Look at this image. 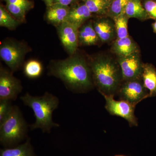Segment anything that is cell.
Here are the masks:
<instances>
[{"instance_id":"d6986e66","label":"cell","mask_w":156,"mask_h":156,"mask_svg":"<svg viewBox=\"0 0 156 156\" xmlns=\"http://www.w3.org/2000/svg\"><path fill=\"white\" fill-rule=\"evenodd\" d=\"M91 13L99 15L107 14L112 2L108 0H83Z\"/></svg>"},{"instance_id":"52a82bcc","label":"cell","mask_w":156,"mask_h":156,"mask_svg":"<svg viewBox=\"0 0 156 156\" xmlns=\"http://www.w3.org/2000/svg\"><path fill=\"white\" fill-rule=\"evenodd\" d=\"M22 90L23 86L20 80L13 75L11 70L6 69L1 66L0 100L15 101Z\"/></svg>"},{"instance_id":"9c48e42d","label":"cell","mask_w":156,"mask_h":156,"mask_svg":"<svg viewBox=\"0 0 156 156\" xmlns=\"http://www.w3.org/2000/svg\"><path fill=\"white\" fill-rule=\"evenodd\" d=\"M118 63L124 82L141 79L144 64L137 52L129 56L119 57Z\"/></svg>"},{"instance_id":"5bb4252c","label":"cell","mask_w":156,"mask_h":156,"mask_svg":"<svg viewBox=\"0 0 156 156\" xmlns=\"http://www.w3.org/2000/svg\"><path fill=\"white\" fill-rule=\"evenodd\" d=\"M114 53L119 57H126L137 52L136 44L129 36L119 38L115 41L112 46Z\"/></svg>"},{"instance_id":"603a6c76","label":"cell","mask_w":156,"mask_h":156,"mask_svg":"<svg viewBox=\"0 0 156 156\" xmlns=\"http://www.w3.org/2000/svg\"><path fill=\"white\" fill-rule=\"evenodd\" d=\"M128 0H113L109 8L107 14L112 19L126 14Z\"/></svg>"},{"instance_id":"8992f818","label":"cell","mask_w":156,"mask_h":156,"mask_svg":"<svg viewBox=\"0 0 156 156\" xmlns=\"http://www.w3.org/2000/svg\"><path fill=\"white\" fill-rule=\"evenodd\" d=\"M103 96L105 100V108L110 114L125 119L130 127L138 126V120L134 113L136 105L126 101L115 100L114 96Z\"/></svg>"},{"instance_id":"277c9868","label":"cell","mask_w":156,"mask_h":156,"mask_svg":"<svg viewBox=\"0 0 156 156\" xmlns=\"http://www.w3.org/2000/svg\"><path fill=\"white\" fill-rule=\"evenodd\" d=\"M29 125L19 107L13 105L11 111L0 124V142L5 148L12 147L27 139Z\"/></svg>"},{"instance_id":"2e32d148","label":"cell","mask_w":156,"mask_h":156,"mask_svg":"<svg viewBox=\"0 0 156 156\" xmlns=\"http://www.w3.org/2000/svg\"><path fill=\"white\" fill-rule=\"evenodd\" d=\"M0 156H36L30 138L23 144L12 147L5 148L0 151Z\"/></svg>"},{"instance_id":"484cf974","label":"cell","mask_w":156,"mask_h":156,"mask_svg":"<svg viewBox=\"0 0 156 156\" xmlns=\"http://www.w3.org/2000/svg\"><path fill=\"white\" fill-rule=\"evenodd\" d=\"M149 16L156 20V2L153 0H146L144 5Z\"/></svg>"},{"instance_id":"8fae6325","label":"cell","mask_w":156,"mask_h":156,"mask_svg":"<svg viewBox=\"0 0 156 156\" xmlns=\"http://www.w3.org/2000/svg\"><path fill=\"white\" fill-rule=\"evenodd\" d=\"M70 8L69 6L53 4L48 7L46 18L48 21L56 26L67 21Z\"/></svg>"},{"instance_id":"30bf717a","label":"cell","mask_w":156,"mask_h":156,"mask_svg":"<svg viewBox=\"0 0 156 156\" xmlns=\"http://www.w3.org/2000/svg\"><path fill=\"white\" fill-rule=\"evenodd\" d=\"M58 36L62 44L69 54H74L79 43V28L66 21L57 26Z\"/></svg>"},{"instance_id":"d4e9b609","label":"cell","mask_w":156,"mask_h":156,"mask_svg":"<svg viewBox=\"0 0 156 156\" xmlns=\"http://www.w3.org/2000/svg\"><path fill=\"white\" fill-rule=\"evenodd\" d=\"M9 100H0V124L6 119L11 111L13 105Z\"/></svg>"},{"instance_id":"1f68e13d","label":"cell","mask_w":156,"mask_h":156,"mask_svg":"<svg viewBox=\"0 0 156 156\" xmlns=\"http://www.w3.org/2000/svg\"><path fill=\"white\" fill-rule=\"evenodd\" d=\"M108 1H111V2H112V1H113V0H108Z\"/></svg>"},{"instance_id":"3957f363","label":"cell","mask_w":156,"mask_h":156,"mask_svg":"<svg viewBox=\"0 0 156 156\" xmlns=\"http://www.w3.org/2000/svg\"><path fill=\"white\" fill-rule=\"evenodd\" d=\"M94 85L102 95L114 96L122 80L121 69L109 58L98 57L91 62Z\"/></svg>"},{"instance_id":"7402d4cb","label":"cell","mask_w":156,"mask_h":156,"mask_svg":"<svg viewBox=\"0 0 156 156\" xmlns=\"http://www.w3.org/2000/svg\"><path fill=\"white\" fill-rule=\"evenodd\" d=\"M129 17L126 14L114 18L116 33L119 38L128 37V23Z\"/></svg>"},{"instance_id":"44dd1931","label":"cell","mask_w":156,"mask_h":156,"mask_svg":"<svg viewBox=\"0 0 156 156\" xmlns=\"http://www.w3.org/2000/svg\"><path fill=\"white\" fill-rule=\"evenodd\" d=\"M20 22L17 20L10 13L7 9L2 5L0 6V26L10 30H14L20 24Z\"/></svg>"},{"instance_id":"6da1fadb","label":"cell","mask_w":156,"mask_h":156,"mask_svg":"<svg viewBox=\"0 0 156 156\" xmlns=\"http://www.w3.org/2000/svg\"><path fill=\"white\" fill-rule=\"evenodd\" d=\"M72 55L63 60L52 62L48 74L61 80L72 92H87L94 85L90 65L82 57Z\"/></svg>"},{"instance_id":"4fadbf2b","label":"cell","mask_w":156,"mask_h":156,"mask_svg":"<svg viewBox=\"0 0 156 156\" xmlns=\"http://www.w3.org/2000/svg\"><path fill=\"white\" fill-rule=\"evenodd\" d=\"M91 16L92 13L87 6L81 4L70 8L66 21L80 28Z\"/></svg>"},{"instance_id":"f546056e","label":"cell","mask_w":156,"mask_h":156,"mask_svg":"<svg viewBox=\"0 0 156 156\" xmlns=\"http://www.w3.org/2000/svg\"><path fill=\"white\" fill-rule=\"evenodd\" d=\"M153 28L154 31L156 33V21L153 24Z\"/></svg>"},{"instance_id":"5b68a950","label":"cell","mask_w":156,"mask_h":156,"mask_svg":"<svg viewBox=\"0 0 156 156\" xmlns=\"http://www.w3.org/2000/svg\"><path fill=\"white\" fill-rule=\"evenodd\" d=\"M29 49L23 42L7 39L0 46V56L12 72L22 66L24 58Z\"/></svg>"},{"instance_id":"cb8c5ba5","label":"cell","mask_w":156,"mask_h":156,"mask_svg":"<svg viewBox=\"0 0 156 156\" xmlns=\"http://www.w3.org/2000/svg\"><path fill=\"white\" fill-rule=\"evenodd\" d=\"M6 9L17 20L23 22L25 20V16L27 10L22 6L6 3Z\"/></svg>"},{"instance_id":"7c38bea8","label":"cell","mask_w":156,"mask_h":156,"mask_svg":"<svg viewBox=\"0 0 156 156\" xmlns=\"http://www.w3.org/2000/svg\"><path fill=\"white\" fill-rule=\"evenodd\" d=\"M93 27L99 39L102 42L111 41L116 33L115 24L109 19L102 18L95 21Z\"/></svg>"},{"instance_id":"ffe728a7","label":"cell","mask_w":156,"mask_h":156,"mask_svg":"<svg viewBox=\"0 0 156 156\" xmlns=\"http://www.w3.org/2000/svg\"><path fill=\"white\" fill-rule=\"evenodd\" d=\"M43 71V66L36 60L27 61L23 67V73L26 76L30 79H36L41 75Z\"/></svg>"},{"instance_id":"f1b7e54d","label":"cell","mask_w":156,"mask_h":156,"mask_svg":"<svg viewBox=\"0 0 156 156\" xmlns=\"http://www.w3.org/2000/svg\"><path fill=\"white\" fill-rule=\"evenodd\" d=\"M44 2L47 7H49L53 4L54 0H43Z\"/></svg>"},{"instance_id":"4dcf8cb0","label":"cell","mask_w":156,"mask_h":156,"mask_svg":"<svg viewBox=\"0 0 156 156\" xmlns=\"http://www.w3.org/2000/svg\"><path fill=\"white\" fill-rule=\"evenodd\" d=\"M115 156H126L123 155H115Z\"/></svg>"},{"instance_id":"9a60e30c","label":"cell","mask_w":156,"mask_h":156,"mask_svg":"<svg viewBox=\"0 0 156 156\" xmlns=\"http://www.w3.org/2000/svg\"><path fill=\"white\" fill-rule=\"evenodd\" d=\"M141 80L149 93V97L156 96V69L150 64H144Z\"/></svg>"},{"instance_id":"ac0fdd59","label":"cell","mask_w":156,"mask_h":156,"mask_svg":"<svg viewBox=\"0 0 156 156\" xmlns=\"http://www.w3.org/2000/svg\"><path fill=\"white\" fill-rule=\"evenodd\" d=\"M126 14L129 18L144 20L147 19L148 14L140 0H128L126 9Z\"/></svg>"},{"instance_id":"4316f807","label":"cell","mask_w":156,"mask_h":156,"mask_svg":"<svg viewBox=\"0 0 156 156\" xmlns=\"http://www.w3.org/2000/svg\"><path fill=\"white\" fill-rule=\"evenodd\" d=\"M5 1L6 3L22 6L26 9L27 11L32 9L34 7V3L30 0H5Z\"/></svg>"},{"instance_id":"e0dca14e","label":"cell","mask_w":156,"mask_h":156,"mask_svg":"<svg viewBox=\"0 0 156 156\" xmlns=\"http://www.w3.org/2000/svg\"><path fill=\"white\" fill-rule=\"evenodd\" d=\"M97 34L91 23L82 27L79 31V42L85 46L95 45L98 41Z\"/></svg>"},{"instance_id":"83f0119b","label":"cell","mask_w":156,"mask_h":156,"mask_svg":"<svg viewBox=\"0 0 156 156\" xmlns=\"http://www.w3.org/2000/svg\"><path fill=\"white\" fill-rule=\"evenodd\" d=\"M76 0H54L53 4H58L62 5L69 6Z\"/></svg>"},{"instance_id":"7a4b0ae2","label":"cell","mask_w":156,"mask_h":156,"mask_svg":"<svg viewBox=\"0 0 156 156\" xmlns=\"http://www.w3.org/2000/svg\"><path fill=\"white\" fill-rule=\"evenodd\" d=\"M24 105L30 108L35 118L34 123L29 125L32 131L40 129L44 133H50L54 128L60 125L53 122V113L58 108L59 100L57 96L46 92L42 96H33L27 92L20 97Z\"/></svg>"},{"instance_id":"ba28073f","label":"cell","mask_w":156,"mask_h":156,"mask_svg":"<svg viewBox=\"0 0 156 156\" xmlns=\"http://www.w3.org/2000/svg\"><path fill=\"white\" fill-rule=\"evenodd\" d=\"M117 94L120 100L126 101L135 105L149 97V93L144 86L141 78L126 81L121 85Z\"/></svg>"}]
</instances>
